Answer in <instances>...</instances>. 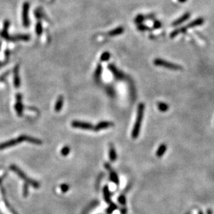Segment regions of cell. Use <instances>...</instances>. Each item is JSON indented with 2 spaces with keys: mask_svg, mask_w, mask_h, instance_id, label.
Instances as JSON below:
<instances>
[{
  "mask_svg": "<svg viewBox=\"0 0 214 214\" xmlns=\"http://www.w3.org/2000/svg\"><path fill=\"white\" fill-rule=\"evenodd\" d=\"M144 110H145V105H144V104H143V103L139 104L137 109V114H136V121L132 131V137L134 139L137 138L139 133H140L141 122H142L144 115Z\"/></svg>",
  "mask_w": 214,
  "mask_h": 214,
  "instance_id": "obj_1",
  "label": "cell"
},
{
  "mask_svg": "<svg viewBox=\"0 0 214 214\" xmlns=\"http://www.w3.org/2000/svg\"><path fill=\"white\" fill-rule=\"evenodd\" d=\"M204 22H205V20H204L202 17H198V18L193 20V22H190L187 25L184 26V27L172 31V33H171V35H170V37L171 38H173L175 37H176L177 35H179L180 33H185L189 29L195 27H198V26H201Z\"/></svg>",
  "mask_w": 214,
  "mask_h": 214,
  "instance_id": "obj_2",
  "label": "cell"
},
{
  "mask_svg": "<svg viewBox=\"0 0 214 214\" xmlns=\"http://www.w3.org/2000/svg\"><path fill=\"white\" fill-rule=\"evenodd\" d=\"M154 64L157 66L163 67V68L171 69V70L177 71V70H182V66L177 65V64L172 63L171 62H169L167 61L163 60V59H161V58L154 59Z\"/></svg>",
  "mask_w": 214,
  "mask_h": 214,
  "instance_id": "obj_3",
  "label": "cell"
},
{
  "mask_svg": "<svg viewBox=\"0 0 214 214\" xmlns=\"http://www.w3.org/2000/svg\"><path fill=\"white\" fill-rule=\"evenodd\" d=\"M29 3L25 2L23 4L22 7V23L23 26L25 27H28L29 26Z\"/></svg>",
  "mask_w": 214,
  "mask_h": 214,
  "instance_id": "obj_4",
  "label": "cell"
},
{
  "mask_svg": "<svg viewBox=\"0 0 214 214\" xmlns=\"http://www.w3.org/2000/svg\"><path fill=\"white\" fill-rule=\"evenodd\" d=\"M71 125L72 127L75 128H80L85 130H93L94 127L91 123L81 122V121H74V122H72Z\"/></svg>",
  "mask_w": 214,
  "mask_h": 214,
  "instance_id": "obj_5",
  "label": "cell"
},
{
  "mask_svg": "<svg viewBox=\"0 0 214 214\" xmlns=\"http://www.w3.org/2000/svg\"><path fill=\"white\" fill-rule=\"evenodd\" d=\"M11 169L13 171H14L15 172H16V173L19 175L20 177H21L22 178H23V179H24V180H27L28 182H29L30 184H31L33 186H34L35 187H38V184L36 183L35 182H33L32 181V180H31V179H29L28 178L25 176V175L23 173V172L20 171V170L18 168V167L17 166H14V165H12V166H11Z\"/></svg>",
  "mask_w": 214,
  "mask_h": 214,
  "instance_id": "obj_6",
  "label": "cell"
},
{
  "mask_svg": "<svg viewBox=\"0 0 214 214\" xmlns=\"http://www.w3.org/2000/svg\"><path fill=\"white\" fill-rule=\"evenodd\" d=\"M114 126V123L112 122H109V121H102L98 123L97 125L94 127V130L98 131L101 130H104V129H107Z\"/></svg>",
  "mask_w": 214,
  "mask_h": 214,
  "instance_id": "obj_7",
  "label": "cell"
},
{
  "mask_svg": "<svg viewBox=\"0 0 214 214\" xmlns=\"http://www.w3.org/2000/svg\"><path fill=\"white\" fill-rule=\"evenodd\" d=\"M20 143H21V141H20L19 138H17L16 139H12L11 141L4 142V143L0 144V149H4L9 148H11V147L17 145V144Z\"/></svg>",
  "mask_w": 214,
  "mask_h": 214,
  "instance_id": "obj_8",
  "label": "cell"
},
{
  "mask_svg": "<svg viewBox=\"0 0 214 214\" xmlns=\"http://www.w3.org/2000/svg\"><path fill=\"white\" fill-rule=\"evenodd\" d=\"M16 99H17V103L15 104V110H16L17 115L19 116H21L22 115V111H23V105L22 103V95L20 94H17L16 95Z\"/></svg>",
  "mask_w": 214,
  "mask_h": 214,
  "instance_id": "obj_9",
  "label": "cell"
},
{
  "mask_svg": "<svg viewBox=\"0 0 214 214\" xmlns=\"http://www.w3.org/2000/svg\"><path fill=\"white\" fill-rule=\"evenodd\" d=\"M108 69L112 72V73L113 74V75L115 77L116 79H117L118 80L123 79V74L122 73V72L118 70V69L116 68L114 65H112V64H110V65L108 66Z\"/></svg>",
  "mask_w": 214,
  "mask_h": 214,
  "instance_id": "obj_10",
  "label": "cell"
},
{
  "mask_svg": "<svg viewBox=\"0 0 214 214\" xmlns=\"http://www.w3.org/2000/svg\"><path fill=\"white\" fill-rule=\"evenodd\" d=\"M20 138L21 139L22 142L27 141V142H29L31 143L36 144V145H40V144H42V141L39 140V139L33 138V137H31V136L22 135V136H20Z\"/></svg>",
  "mask_w": 214,
  "mask_h": 214,
  "instance_id": "obj_11",
  "label": "cell"
},
{
  "mask_svg": "<svg viewBox=\"0 0 214 214\" xmlns=\"http://www.w3.org/2000/svg\"><path fill=\"white\" fill-rule=\"evenodd\" d=\"M190 16V14L189 13H184V15H182V16L180 17V18H178L176 20H175V21L172 22V27H176V26H178L180 24H182L183 22L187 21V20L189 18Z\"/></svg>",
  "mask_w": 214,
  "mask_h": 214,
  "instance_id": "obj_12",
  "label": "cell"
},
{
  "mask_svg": "<svg viewBox=\"0 0 214 214\" xmlns=\"http://www.w3.org/2000/svg\"><path fill=\"white\" fill-rule=\"evenodd\" d=\"M14 86L15 88H19L20 86V79L19 77V66H16L14 68Z\"/></svg>",
  "mask_w": 214,
  "mask_h": 214,
  "instance_id": "obj_13",
  "label": "cell"
},
{
  "mask_svg": "<svg viewBox=\"0 0 214 214\" xmlns=\"http://www.w3.org/2000/svg\"><path fill=\"white\" fill-rule=\"evenodd\" d=\"M123 32H124V28L123 27H118L110 31L108 33V34H109L110 36H117L122 34Z\"/></svg>",
  "mask_w": 214,
  "mask_h": 214,
  "instance_id": "obj_14",
  "label": "cell"
},
{
  "mask_svg": "<svg viewBox=\"0 0 214 214\" xmlns=\"http://www.w3.org/2000/svg\"><path fill=\"white\" fill-rule=\"evenodd\" d=\"M109 156L111 161H115L117 159V154L116 152V149L112 145H110L109 149Z\"/></svg>",
  "mask_w": 214,
  "mask_h": 214,
  "instance_id": "obj_15",
  "label": "cell"
},
{
  "mask_svg": "<svg viewBox=\"0 0 214 214\" xmlns=\"http://www.w3.org/2000/svg\"><path fill=\"white\" fill-rule=\"evenodd\" d=\"M167 149V145L166 144H161L157 149L156 155L157 157H161L165 154Z\"/></svg>",
  "mask_w": 214,
  "mask_h": 214,
  "instance_id": "obj_16",
  "label": "cell"
},
{
  "mask_svg": "<svg viewBox=\"0 0 214 214\" xmlns=\"http://www.w3.org/2000/svg\"><path fill=\"white\" fill-rule=\"evenodd\" d=\"M63 97L60 95V96H59V97L58 98L57 102L56 103L55 105V111L56 112H59L62 109V107H63Z\"/></svg>",
  "mask_w": 214,
  "mask_h": 214,
  "instance_id": "obj_17",
  "label": "cell"
},
{
  "mask_svg": "<svg viewBox=\"0 0 214 214\" xmlns=\"http://www.w3.org/2000/svg\"><path fill=\"white\" fill-rule=\"evenodd\" d=\"M157 108L161 112H166L169 109V106L164 102L157 103Z\"/></svg>",
  "mask_w": 214,
  "mask_h": 214,
  "instance_id": "obj_18",
  "label": "cell"
},
{
  "mask_svg": "<svg viewBox=\"0 0 214 214\" xmlns=\"http://www.w3.org/2000/svg\"><path fill=\"white\" fill-rule=\"evenodd\" d=\"M0 36L8 41H16L15 37L10 36V35H9V33H8V32H4V31L0 32Z\"/></svg>",
  "mask_w": 214,
  "mask_h": 214,
  "instance_id": "obj_19",
  "label": "cell"
},
{
  "mask_svg": "<svg viewBox=\"0 0 214 214\" xmlns=\"http://www.w3.org/2000/svg\"><path fill=\"white\" fill-rule=\"evenodd\" d=\"M101 73H102V66L100 64H99L96 67V70H95V73H94L95 79L96 80L99 79L100 76H101Z\"/></svg>",
  "mask_w": 214,
  "mask_h": 214,
  "instance_id": "obj_20",
  "label": "cell"
},
{
  "mask_svg": "<svg viewBox=\"0 0 214 214\" xmlns=\"http://www.w3.org/2000/svg\"><path fill=\"white\" fill-rule=\"evenodd\" d=\"M15 38L16 40L28 41L30 40V36L29 35H26V34H19V35H17L16 36H15Z\"/></svg>",
  "mask_w": 214,
  "mask_h": 214,
  "instance_id": "obj_21",
  "label": "cell"
},
{
  "mask_svg": "<svg viewBox=\"0 0 214 214\" xmlns=\"http://www.w3.org/2000/svg\"><path fill=\"white\" fill-rule=\"evenodd\" d=\"M110 53L108 52V51H105L100 56V61H107L110 58Z\"/></svg>",
  "mask_w": 214,
  "mask_h": 214,
  "instance_id": "obj_22",
  "label": "cell"
},
{
  "mask_svg": "<svg viewBox=\"0 0 214 214\" xmlns=\"http://www.w3.org/2000/svg\"><path fill=\"white\" fill-rule=\"evenodd\" d=\"M35 32H36V33H37L38 36H40V35L42 34V33L43 32V29H42V24H41V22H38L37 24H36Z\"/></svg>",
  "mask_w": 214,
  "mask_h": 214,
  "instance_id": "obj_23",
  "label": "cell"
},
{
  "mask_svg": "<svg viewBox=\"0 0 214 214\" xmlns=\"http://www.w3.org/2000/svg\"><path fill=\"white\" fill-rule=\"evenodd\" d=\"M146 20L145 18V17L143 16V15H138L137 16H136L135 17V23H136V24H142V22L144 21V20Z\"/></svg>",
  "mask_w": 214,
  "mask_h": 214,
  "instance_id": "obj_24",
  "label": "cell"
},
{
  "mask_svg": "<svg viewBox=\"0 0 214 214\" xmlns=\"http://www.w3.org/2000/svg\"><path fill=\"white\" fill-rule=\"evenodd\" d=\"M70 152V148L68 146H64V148L61 149V154L63 156H67Z\"/></svg>",
  "mask_w": 214,
  "mask_h": 214,
  "instance_id": "obj_25",
  "label": "cell"
},
{
  "mask_svg": "<svg viewBox=\"0 0 214 214\" xmlns=\"http://www.w3.org/2000/svg\"><path fill=\"white\" fill-rule=\"evenodd\" d=\"M110 179L112 180V182H114L116 184H118V178L117 175L116 174V172H111L110 174Z\"/></svg>",
  "mask_w": 214,
  "mask_h": 214,
  "instance_id": "obj_26",
  "label": "cell"
},
{
  "mask_svg": "<svg viewBox=\"0 0 214 214\" xmlns=\"http://www.w3.org/2000/svg\"><path fill=\"white\" fill-rule=\"evenodd\" d=\"M137 29L138 30L141 31V32H145V31H148L151 30V28H149L148 27H147L146 25L143 24H139L137 25Z\"/></svg>",
  "mask_w": 214,
  "mask_h": 214,
  "instance_id": "obj_27",
  "label": "cell"
},
{
  "mask_svg": "<svg viewBox=\"0 0 214 214\" xmlns=\"http://www.w3.org/2000/svg\"><path fill=\"white\" fill-rule=\"evenodd\" d=\"M10 26V22L9 20H6L4 22V28H3V31L4 32H8V29H9Z\"/></svg>",
  "mask_w": 214,
  "mask_h": 214,
  "instance_id": "obj_28",
  "label": "cell"
},
{
  "mask_svg": "<svg viewBox=\"0 0 214 214\" xmlns=\"http://www.w3.org/2000/svg\"><path fill=\"white\" fill-rule=\"evenodd\" d=\"M161 27V22L157 21V20L154 21V25H153L154 29H159V28H160Z\"/></svg>",
  "mask_w": 214,
  "mask_h": 214,
  "instance_id": "obj_29",
  "label": "cell"
},
{
  "mask_svg": "<svg viewBox=\"0 0 214 214\" xmlns=\"http://www.w3.org/2000/svg\"><path fill=\"white\" fill-rule=\"evenodd\" d=\"M178 1L180 2V3H184L187 1V0H178Z\"/></svg>",
  "mask_w": 214,
  "mask_h": 214,
  "instance_id": "obj_30",
  "label": "cell"
},
{
  "mask_svg": "<svg viewBox=\"0 0 214 214\" xmlns=\"http://www.w3.org/2000/svg\"><path fill=\"white\" fill-rule=\"evenodd\" d=\"M1 45H2V43L0 42V48H1Z\"/></svg>",
  "mask_w": 214,
  "mask_h": 214,
  "instance_id": "obj_31",
  "label": "cell"
},
{
  "mask_svg": "<svg viewBox=\"0 0 214 214\" xmlns=\"http://www.w3.org/2000/svg\"><path fill=\"white\" fill-rule=\"evenodd\" d=\"M2 63H1V62H0V66H1V65H2Z\"/></svg>",
  "mask_w": 214,
  "mask_h": 214,
  "instance_id": "obj_32",
  "label": "cell"
}]
</instances>
